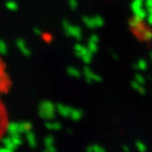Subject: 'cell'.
Segmentation results:
<instances>
[{
  "label": "cell",
  "mask_w": 152,
  "mask_h": 152,
  "mask_svg": "<svg viewBox=\"0 0 152 152\" xmlns=\"http://www.w3.org/2000/svg\"><path fill=\"white\" fill-rule=\"evenodd\" d=\"M8 128V116L5 104L0 99V141L4 137Z\"/></svg>",
  "instance_id": "cell-2"
},
{
  "label": "cell",
  "mask_w": 152,
  "mask_h": 152,
  "mask_svg": "<svg viewBox=\"0 0 152 152\" xmlns=\"http://www.w3.org/2000/svg\"><path fill=\"white\" fill-rule=\"evenodd\" d=\"M10 87H11V81L7 72L6 64L0 58V94L8 92Z\"/></svg>",
  "instance_id": "cell-1"
}]
</instances>
